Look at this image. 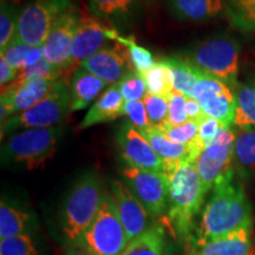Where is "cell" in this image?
Returning a JSON list of instances; mask_svg holds the SVG:
<instances>
[{
	"label": "cell",
	"mask_w": 255,
	"mask_h": 255,
	"mask_svg": "<svg viewBox=\"0 0 255 255\" xmlns=\"http://www.w3.org/2000/svg\"><path fill=\"white\" fill-rule=\"evenodd\" d=\"M234 144V170L241 180L255 173V129H238Z\"/></svg>",
	"instance_id": "603a6c76"
},
{
	"label": "cell",
	"mask_w": 255,
	"mask_h": 255,
	"mask_svg": "<svg viewBox=\"0 0 255 255\" xmlns=\"http://www.w3.org/2000/svg\"><path fill=\"white\" fill-rule=\"evenodd\" d=\"M207 116L218 120L223 127H234L237 96L235 91L219 78L202 72L193 91Z\"/></svg>",
	"instance_id": "8fae6325"
},
{
	"label": "cell",
	"mask_w": 255,
	"mask_h": 255,
	"mask_svg": "<svg viewBox=\"0 0 255 255\" xmlns=\"http://www.w3.org/2000/svg\"><path fill=\"white\" fill-rule=\"evenodd\" d=\"M246 226H253L252 205L244 186L234 175L213 189L201 213L191 248Z\"/></svg>",
	"instance_id": "7a4b0ae2"
},
{
	"label": "cell",
	"mask_w": 255,
	"mask_h": 255,
	"mask_svg": "<svg viewBox=\"0 0 255 255\" xmlns=\"http://www.w3.org/2000/svg\"><path fill=\"white\" fill-rule=\"evenodd\" d=\"M70 90L65 81L59 79L50 94L39 103L24 113L14 115L1 126V138L4 135L26 129H43L60 126L70 111Z\"/></svg>",
	"instance_id": "52a82bcc"
},
{
	"label": "cell",
	"mask_w": 255,
	"mask_h": 255,
	"mask_svg": "<svg viewBox=\"0 0 255 255\" xmlns=\"http://www.w3.org/2000/svg\"><path fill=\"white\" fill-rule=\"evenodd\" d=\"M116 143L121 157L127 165L163 173L164 163L162 158L130 121H126L120 126L116 133Z\"/></svg>",
	"instance_id": "4fadbf2b"
},
{
	"label": "cell",
	"mask_w": 255,
	"mask_h": 255,
	"mask_svg": "<svg viewBox=\"0 0 255 255\" xmlns=\"http://www.w3.org/2000/svg\"><path fill=\"white\" fill-rule=\"evenodd\" d=\"M163 62L170 70L174 90L181 92L187 97H193L194 88L203 71H201L189 59L182 57H165Z\"/></svg>",
	"instance_id": "d4e9b609"
},
{
	"label": "cell",
	"mask_w": 255,
	"mask_h": 255,
	"mask_svg": "<svg viewBox=\"0 0 255 255\" xmlns=\"http://www.w3.org/2000/svg\"><path fill=\"white\" fill-rule=\"evenodd\" d=\"M110 188L128 241L130 242L151 227L152 216L123 181L113 180Z\"/></svg>",
	"instance_id": "9a60e30c"
},
{
	"label": "cell",
	"mask_w": 255,
	"mask_h": 255,
	"mask_svg": "<svg viewBox=\"0 0 255 255\" xmlns=\"http://www.w3.org/2000/svg\"><path fill=\"white\" fill-rule=\"evenodd\" d=\"M0 255H39L28 234L0 240Z\"/></svg>",
	"instance_id": "8d00e7d4"
},
{
	"label": "cell",
	"mask_w": 255,
	"mask_h": 255,
	"mask_svg": "<svg viewBox=\"0 0 255 255\" xmlns=\"http://www.w3.org/2000/svg\"><path fill=\"white\" fill-rule=\"evenodd\" d=\"M165 245L163 226L156 223L130 241L121 255H165Z\"/></svg>",
	"instance_id": "4316f807"
},
{
	"label": "cell",
	"mask_w": 255,
	"mask_h": 255,
	"mask_svg": "<svg viewBox=\"0 0 255 255\" xmlns=\"http://www.w3.org/2000/svg\"><path fill=\"white\" fill-rule=\"evenodd\" d=\"M81 14L75 5L64 12L44 44L45 58L65 73Z\"/></svg>",
	"instance_id": "2e32d148"
},
{
	"label": "cell",
	"mask_w": 255,
	"mask_h": 255,
	"mask_svg": "<svg viewBox=\"0 0 255 255\" xmlns=\"http://www.w3.org/2000/svg\"><path fill=\"white\" fill-rule=\"evenodd\" d=\"M65 255H91V254L89 253L84 247H82L81 245H75V246H71V248L66 252Z\"/></svg>",
	"instance_id": "ee69618b"
},
{
	"label": "cell",
	"mask_w": 255,
	"mask_h": 255,
	"mask_svg": "<svg viewBox=\"0 0 255 255\" xmlns=\"http://www.w3.org/2000/svg\"><path fill=\"white\" fill-rule=\"evenodd\" d=\"M63 135L62 126L12 133L1 146V163L26 170L43 168L55 156Z\"/></svg>",
	"instance_id": "277c9868"
},
{
	"label": "cell",
	"mask_w": 255,
	"mask_h": 255,
	"mask_svg": "<svg viewBox=\"0 0 255 255\" xmlns=\"http://www.w3.org/2000/svg\"><path fill=\"white\" fill-rule=\"evenodd\" d=\"M155 128L170 141L193 148L196 157L200 155L199 146H197V138H199V123L197 122L188 121L187 123L181 124V126H170L168 122H165Z\"/></svg>",
	"instance_id": "1f68e13d"
},
{
	"label": "cell",
	"mask_w": 255,
	"mask_h": 255,
	"mask_svg": "<svg viewBox=\"0 0 255 255\" xmlns=\"http://www.w3.org/2000/svg\"><path fill=\"white\" fill-rule=\"evenodd\" d=\"M252 227H241L200 246H194L189 255H255L251 240Z\"/></svg>",
	"instance_id": "ac0fdd59"
},
{
	"label": "cell",
	"mask_w": 255,
	"mask_h": 255,
	"mask_svg": "<svg viewBox=\"0 0 255 255\" xmlns=\"http://www.w3.org/2000/svg\"><path fill=\"white\" fill-rule=\"evenodd\" d=\"M116 41L127 47L132 68L137 72L141 73V75L145 73L149 69H151L155 65L156 60L154 58V55L151 53V51L144 46L138 45L133 40V38L122 37L121 34H119Z\"/></svg>",
	"instance_id": "836d02e7"
},
{
	"label": "cell",
	"mask_w": 255,
	"mask_h": 255,
	"mask_svg": "<svg viewBox=\"0 0 255 255\" xmlns=\"http://www.w3.org/2000/svg\"><path fill=\"white\" fill-rule=\"evenodd\" d=\"M184 108H186L188 120L193 121V122L200 123L201 121L207 117V115L202 110L200 103L194 97H187L186 96V105H184Z\"/></svg>",
	"instance_id": "7bdbcfd3"
},
{
	"label": "cell",
	"mask_w": 255,
	"mask_h": 255,
	"mask_svg": "<svg viewBox=\"0 0 255 255\" xmlns=\"http://www.w3.org/2000/svg\"><path fill=\"white\" fill-rule=\"evenodd\" d=\"M109 85L85 69L78 68L72 73L69 84L70 111H81L94 104Z\"/></svg>",
	"instance_id": "ffe728a7"
},
{
	"label": "cell",
	"mask_w": 255,
	"mask_h": 255,
	"mask_svg": "<svg viewBox=\"0 0 255 255\" xmlns=\"http://www.w3.org/2000/svg\"><path fill=\"white\" fill-rule=\"evenodd\" d=\"M128 244L127 233L120 219L113 194L107 191L95 221L78 245L91 255H121Z\"/></svg>",
	"instance_id": "8992f818"
},
{
	"label": "cell",
	"mask_w": 255,
	"mask_h": 255,
	"mask_svg": "<svg viewBox=\"0 0 255 255\" xmlns=\"http://www.w3.org/2000/svg\"><path fill=\"white\" fill-rule=\"evenodd\" d=\"M117 37L119 32L105 25L101 19L91 15H81L65 70L66 75L75 72L85 60L107 47L108 43L116 40Z\"/></svg>",
	"instance_id": "7c38bea8"
},
{
	"label": "cell",
	"mask_w": 255,
	"mask_h": 255,
	"mask_svg": "<svg viewBox=\"0 0 255 255\" xmlns=\"http://www.w3.org/2000/svg\"><path fill=\"white\" fill-rule=\"evenodd\" d=\"M126 49L127 47L120 43L108 45L91 58L85 60L81 68L101 78L108 85L117 84L133 69L129 58V52Z\"/></svg>",
	"instance_id": "e0dca14e"
},
{
	"label": "cell",
	"mask_w": 255,
	"mask_h": 255,
	"mask_svg": "<svg viewBox=\"0 0 255 255\" xmlns=\"http://www.w3.org/2000/svg\"><path fill=\"white\" fill-rule=\"evenodd\" d=\"M163 174L168 183L165 226L181 244L191 247L196 229L194 220L206 196L195 164L190 159L167 162Z\"/></svg>",
	"instance_id": "6da1fadb"
},
{
	"label": "cell",
	"mask_w": 255,
	"mask_h": 255,
	"mask_svg": "<svg viewBox=\"0 0 255 255\" xmlns=\"http://www.w3.org/2000/svg\"><path fill=\"white\" fill-rule=\"evenodd\" d=\"M146 90L149 95L161 96V97H169L174 91L173 79L168 65L163 59L158 60L151 69L143 73Z\"/></svg>",
	"instance_id": "4dcf8cb0"
},
{
	"label": "cell",
	"mask_w": 255,
	"mask_h": 255,
	"mask_svg": "<svg viewBox=\"0 0 255 255\" xmlns=\"http://www.w3.org/2000/svg\"><path fill=\"white\" fill-rule=\"evenodd\" d=\"M226 14L234 27L255 31V0H223Z\"/></svg>",
	"instance_id": "f546056e"
},
{
	"label": "cell",
	"mask_w": 255,
	"mask_h": 255,
	"mask_svg": "<svg viewBox=\"0 0 255 255\" xmlns=\"http://www.w3.org/2000/svg\"><path fill=\"white\" fill-rule=\"evenodd\" d=\"M19 13L20 9L14 7L13 4L7 1H1L0 6V50L14 39L17 33Z\"/></svg>",
	"instance_id": "e575fe53"
},
{
	"label": "cell",
	"mask_w": 255,
	"mask_h": 255,
	"mask_svg": "<svg viewBox=\"0 0 255 255\" xmlns=\"http://www.w3.org/2000/svg\"><path fill=\"white\" fill-rule=\"evenodd\" d=\"M143 103L152 127H158L167 122L169 114L168 97L148 95L143 100Z\"/></svg>",
	"instance_id": "74e56055"
},
{
	"label": "cell",
	"mask_w": 255,
	"mask_h": 255,
	"mask_svg": "<svg viewBox=\"0 0 255 255\" xmlns=\"http://www.w3.org/2000/svg\"><path fill=\"white\" fill-rule=\"evenodd\" d=\"M123 182L142 202L154 219L165 223L168 210V183L163 173L124 165Z\"/></svg>",
	"instance_id": "30bf717a"
},
{
	"label": "cell",
	"mask_w": 255,
	"mask_h": 255,
	"mask_svg": "<svg viewBox=\"0 0 255 255\" xmlns=\"http://www.w3.org/2000/svg\"><path fill=\"white\" fill-rule=\"evenodd\" d=\"M237 110L234 128L255 129V77L244 83H239L235 89Z\"/></svg>",
	"instance_id": "484cf974"
},
{
	"label": "cell",
	"mask_w": 255,
	"mask_h": 255,
	"mask_svg": "<svg viewBox=\"0 0 255 255\" xmlns=\"http://www.w3.org/2000/svg\"><path fill=\"white\" fill-rule=\"evenodd\" d=\"M18 76L19 70L14 69L2 57H0V85H1V89L9 87L12 83L17 81Z\"/></svg>",
	"instance_id": "b9f144b4"
},
{
	"label": "cell",
	"mask_w": 255,
	"mask_h": 255,
	"mask_svg": "<svg viewBox=\"0 0 255 255\" xmlns=\"http://www.w3.org/2000/svg\"><path fill=\"white\" fill-rule=\"evenodd\" d=\"M1 1H7V2H11V4H14V2H19L20 0H1Z\"/></svg>",
	"instance_id": "f6af8a7d"
},
{
	"label": "cell",
	"mask_w": 255,
	"mask_h": 255,
	"mask_svg": "<svg viewBox=\"0 0 255 255\" xmlns=\"http://www.w3.org/2000/svg\"><path fill=\"white\" fill-rule=\"evenodd\" d=\"M95 17L108 23L128 24L136 17L142 0H89Z\"/></svg>",
	"instance_id": "7402d4cb"
},
{
	"label": "cell",
	"mask_w": 255,
	"mask_h": 255,
	"mask_svg": "<svg viewBox=\"0 0 255 255\" xmlns=\"http://www.w3.org/2000/svg\"><path fill=\"white\" fill-rule=\"evenodd\" d=\"M107 191L95 173L82 175L76 181L62 209V231L70 245H78L84 233L95 221Z\"/></svg>",
	"instance_id": "3957f363"
},
{
	"label": "cell",
	"mask_w": 255,
	"mask_h": 255,
	"mask_svg": "<svg viewBox=\"0 0 255 255\" xmlns=\"http://www.w3.org/2000/svg\"><path fill=\"white\" fill-rule=\"evenodd\" d=\"M240 44L233 37L219 36L207 39L194 47L186 58L201 71L219 78L233 90L239 85Z\"/></svg>",
	"instance_id": "5b68a950"
},
{
	"label": "cell",
	"mask_w": 255,
	"mask_h": 255,
	"mask_svg": "<svg viewBox=\"0 0 255 255\" xmlns=\"http://www.w3.org/2000/svg\"><path fill=\"white\" fill-rule=\"evenodd\" d=\"M72 0H33L20 9L15 39L30 46L43 47L57 21Z\"/></svg>",
	"instance_id": "9c48e42d"
},
{
	"label": "cell",
	"mask_w": 255,
	"mask_h": 255,
	"mask_svg": "<svg viewBox=\"0 0 255 255\" xmlns=\"http://www.w3.org/2000/svg\"><path fill=\"white\" fill-rule=\"evenodd\" d=\"M9 65L14 69H23L25 66L33 65L45 57L44 47L30 46L23 41L14 39L1 50V55Z\"/></svg>",
	"instance_id": "f1b7e54d"
},
{
	"label": "cell",
	"mask_w": 255,
	"mask_h": 255,
	"mask_svg": "<svg viewBox=\"0 0 255 255\" xmlns=\"http://www.w3.org/2000/svg\"><path fill=\"white\" fill-rule=\"evenodd\" d=\"M31 215L2 199L0 205V240L26 234Z\"/></svg>",
	"instance_id": "83f0119b"
},
{
	"label": "cell",
	"mask_w": 255,
	"mask_h": 255,
	"mask_svg": "<svg viewBox=\"0 0 255 255\" xmlns=\"http://www.w3.org/2000/svg\"><path fill=\"white\" fill-rule=\"evenodd\" d=\"M169 102V114L167 122L170 126H181L187 123L188 116L186 114V96L181 92L174 90L168 97Z\"/></svg>",
	"instance_id": "f35d334b"
},
{
	"label": "cell",
	"mask_w": 255,
	"mask_h": 255,
	"mask_svg": "<svg viewBox=\"0 0 255 255\" xmlns=\"http://www.w3.org/2000/svg\"><path fill=\"white\" fill-rule=\"evenodd\" d=\"M124 104L126 101L121 94L119 84L109 85L89 109L82 123L79 124V129H88L97 124L111 122L126 116Z\"/></svg>",
	"instance_id": "d6986e66"
},
{
	"label": "cell",
	"mask_w": 255,
	"mask_h": 255,
	"mask_svg": "<svg viewBox=\"0 0 255 255\" xmlns=\"http://www.w3.org/2000/svg\"><path fill=\"white\" fill-rule=\"evenodd\" d=\"M58 81L32 79L23 84L11 85V87L1 89V98H0L1 126H4L9 117L24 113L39 103L50 94Z\"/></svg>",
	"instance_id": "5bb4252c"
},
{
	"label": "cell",
	"mask_w": 255,
	"mask_h": 255,
	"mask_svg": "<svg viewBox=\"0 0 255 255\" xmlns=\"http://www.w3.org/2000/svg\"><path fill=\"white\" fill-rule=\"evenodd\" d=\"M171 14L181 21H208L226 13L223 0H164Z\"/></svg>",
	"instance_id": "44dd1931"
},
{
	"label": "cell",
	"mask_w": 255,
	"mask_h": 255,
	"mask_svg": "<svg viewBox=\"0 0 255 255\" xmlns=\"http://www.w3.org/2000/svg\"><path fill=\"white\" fill-rule=\"evenodd\" d=\"M124 113H126V116H128L130 122L139 131H143V130L149 129V128L152 127L150 121H149L143 101L126 102V104H124Z\"/></svg>",
	"instance_id": "ab89813d"
},
{
	"label": "cell",
	"mask_w": 255,
	"mask_h": 255,
	"mask_svg": "<svg viewBox=\"0 0 255 255\" xmlns=\"http://www.w3.org/2000/svg\"><path fill=\"white\" fill-rule=\"evenodd\" d=\"M117 84L126 102L143 101L149 95L144 78L135 69L128 72Z\"/></svg>",
	"instance_id": "d590c367"
},
{
	"label": "cell",
	"mask_w": 255,
	"mask_h": 255,
	"mask_svg": "<svg viewBox=\"0 0 255 255\" xmlns=\"http://www.w3.org/2000/svg\"><path fill=\"white\" fill-rule=\"evenodd\" d=\"M235 138V129L222 128L214 141L200 152L194 162L206 195L222 181L237 175L233 164Z\"/></svg>",
	"instance_id": "ba28073f"
},
{
	"label": "cell",
	"mask_w": 255,
	"mask_h": 255,
	"mask_svg": "<svg viewBox=\"0 0 255 255\" xmlns=\"http://www.w3.org/2000/svg\"><path fill=\"white\" fill-rule=\"evenodd\" d=\"M222 128L226 127H223L218 120L213 117L207 116L206 119L201 121L199 123V138H197V146H199L200 152L214 141Z\"/></svg>",
	"instance_id": "60d3db41"
},
{
	"label": "cell",
	"mask_w": 255,
	"mask_h": 255,
	"mask_svg": "<svg viewBox=\"0 0 255 255\" xmlns=\"http://www.w3.org/2000/svg\"><path fill=\"white\" fill-rule=\"evenodd\" d=\"M141 133L145 137L146 141L150 143L152 149L162 158L163 163L183 161V159H190V161L195 162L196 155L193 148L170 141L164 135H162L155 127L143 130Z\"/></svg>",
	"instance_id": "cb8c5ba5"
},
{
	"label": "cell",
	"mask_w": 255,
	"mask_h": 255,
	"mask_svg": "<svg viewBox=\"0 0 255 255\" xmlns=\"http://www.w3.org/2000/svg\"><path fill=\"white\" fill-rule=\"evenodd\" d=\"M64 75V71L59 66L50 63L45 57L33 65L25 66L19 70L17 81L11 85H19L32 79H45V81H58ZM9 85V87H11Z\"/></svg>",
	"instance_id": "d6a6232c"
}]
</instances>
